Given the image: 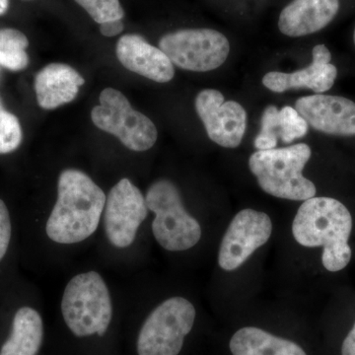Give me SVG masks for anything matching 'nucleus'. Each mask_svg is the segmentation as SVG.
<instances>
[{"label": "nucleus", "instance_id": "obj_1", "mask_svg": "<svg viewBox=\"0 0 355 355\" xmlns=\"http://www.w3.org/2000/svg\"><path fill=\"white\" fill-rule=\"evenodd\" d=\"M106 195L85 173L67 169L58 181V198L46 224L51 241L77 244L94 234L104 212Z\"/></svg>", "mask_w": 355, "mask_h": 355}, {"label": "nucleus", "instance_id": "obj_2", "mask_svg": "<svg viewBox=\"0 0 355 355\" xmlns=\"http://www.w3.org/2000/svg\"><path fill=\"white\" fill-rule=\"evenodd\" d=\"M352 230L349 210L331 198L304 200L292 223V233L298 244L323 248L322 263L331 272L343 270L352 260L349 245Z\"/></svg>", "mask_w": 355, "mask_h": 355}, {"label": "nucleus", "instance_id": "obj_3", "mask_svg": "<svg viewBox=\"0 0 355 355\" xmlns=\"http://www.w3.org/2000/svg\"><path fill=\"white\" fill-rule=\"evenodd\" d=\"M307 144L286 148L258 150L249 159V167L259 186L272 197L291 200H307L316 196L315 184L303 176L311 157Z\"/></svg>", "mask_w": 355, "mask_h": 355}, {"label": "nucleus", "instance_id": "obj_4", "mask_svg": "<svg viewBox=\"0 0 355 355\" xmlns=\"http://www.w3.org/2000/svg\"><path fill=\"white\" fill-rule=\"evenodd\" d=\"M62 313L74 336H104L111 324L113 306L101 275L88 272L72 277L62 295Z\"/></svg>", "mask_w": 355, "mask_h": 355}, {"label": "nucleus", "instance_id": "obj_5", "mask_svg": "<svg viewBox=\"0 0 355 355\" xmlns=\"http://www.w3.org/2000/svg\"><path fill=\"white\" fill-rule=\"evenodd\" d=\"M147 209L155 214L153 232L156 241L167 251H187L202 238V227L187 211L181 193L169 180L154 182L146 196Z\"/></svg>", "mask_w": 355, "mask_h": 355}, {"label": "nucleus", "instance_id": "obj_6", "mask_svg": "<svg viewBox=\"0 0 355 355\" xmlns=\"http://www.w3.org/2000/svg\"><path fill=\"white\" fill-rule=\"evenodd\" d=\"M100 105L93 108V123L114 135L127 148L137 153L148 150L157 141V128L146 114L135 111L121 91L106 88L99 97Z\"/></svg>", "mask_w": 355, "mask_h": 355}, {"label": "nucleus", "instance_id": "obj_7", "mask_svg": "<svg viewBox=\"0 0 355 355\" xmlns=\"http://www.w3.org/2000/svg\"><path fill=\"white\" fill-rule=\"evenodd\" d=\"M195 307L188 299L172 297L150 313L137 338L139 355H178L196 320Z\"/></svg>", "mask_w": 355, "mask_h": 355}, {"label": "nucleus", "instance_id": "obj_8", "mask_svg": "<svg viewBox=\"0 0 355 355\" xmlns=\"http://www.w3.org/2000/svg\"><path fill=\"white\" fill-rule=\"evenodd\" d=\"M173 64L196 72L220 67L227 60L230 44L223 34L212 29H184L168 33L159 41Z\"/></svg>", "mask_w": 355, "mask_h": 355}, {"label": "nucleus", "instance_id": "obj_9", "mask_svg": "<svg viewBox=\"0 0 355 355\" xmlns=\"http://www.w3.org/2000/svg\"><path fill=\"white\" fill-rule=\"evenodd\" d=\"M147 211L146 197L130 180L125 178L114 184L104 209L105 232L110 243L120 249L130 247Z\"/></svg>", "mask_w": 355, "mask_h": 355}, {"label": "nucleus", "instance_id": "obj_10", "mask_svg": "<svg viewBox=\"0 0 355 355\" xmlns=\"http://www.w3.org/2000/svg\"><path fill=\"white\" fill-rule=\"evenodd\" d=\"M272 222L265 212L243 209L238 212L222 239L218 265L226 272L237 270L259 248L270 240Z\"/></svg>", "mask_w": 355, "mask_h": 355}, {"label": "nucleus", "instance_id": "obj_11", "mask_svg": "<svg viewBox=\"0 0 355 355\" xmlns=\"http://www.w3.org/2000/svg\"><path fill=\"white\" fill-rule=\"evenodd\" d=\"M196 110L212 141L226 148L241 144L247 128L246 110L235 101L225 102L214 89H205L196 98Z\"/></svg>", "mask_w": 355, "mask_h": 355}, {"label": "nucleus", "instance_id": "obj_12", "mask_svg": "<svg viewBox=\"0 0 355 355\" xmlns=\"http://www.w3.org/2000/svg\"><path fill=\"white\" fill-rule=\"evenodd\" d=\"M295 109L313 128L338 137L355 135V103L340 96L316 94L300 98Z\"/></svg>", "mask_w": 355, "mask_h": 355}, {"label": "nucleus", "instance_id": "obj_13", "mask_svg": "<svg viewBox=\"0 0 355 355\" xmlns=\"http://www.w3.org/2000/svg\"><path fill=\"white\" fill-rule=\"evenodd\" d=\"M312 55V64L304 69L292 73L268 72L263 78V85L275 93H284L291 89L308 88L321 94L330 90L338 76V69L331 64V51L324 44H318L313 49Z\"/></svg>", "mask_w": 355, "mask_h": 355}, {"label": "nucleus", "instance_id": "obj_14", "mask_svg": "<svg viewBox=\"0 0 355 355\" xmlns=\"http://www.w3.org/2000/svg\"><path fill=\"white\" fill-rule=\"evenodd\" d=\"M116 57L125 69L158 83L174 78V64L157 46L137 34L123 35L116 44Z\"/></svg>", "mask_w": 355, "mask_h": 355}, {"label": "nucleus", "instance_id": "obj_15", "mask_svg": "<svg viewBox=\"0 0 355 355\" xmlns=\"http://www.w3.org/2000/svg\"><path fill=\"white\" fill-rule=\"evenodd\" d=\"M338 9V0H293L280 13L279 31L294 38L314 34L330 24Z\"/></svg>", "mask_w": 355, "mask_h": 355}, {"label": "nucleus", "instance_id": "obj_16", "mask_svg": "<svg viewBox=\"0 0 355 355\" xmlns=\"http://www.w3.org/2000/svg\"><path fill=\"white\" fill-rule=\"evenodd\" d=\"M85 79L73 67L65 64H51L40 70L35 78V91L39 106L57 109L73 101Z\"/></svg>", "mask_w": 355, "mask_h": 355}, {"label": "nucleus", "instance_id": "obj_17", "mask_svg": "<svg viewBox=\"0 0 355 355\" xmlns=\"http://www.w3.org/2000/svg\"><path fill=\"white\" fill-rule=\"evenodd\" d=\"M261 123V132L254 139V147L258 150L275 149L279 139L286 144H291L305 137L308 132L307 121L296 109L288 106L280 111L275 106L266 107Z\"/></svg>", "mask_w": 355, "mask_h": 355}, {"label": "nucleus", "instance_id": "obj_18", "mask_svg": "<svg viewBox=\"0 0 355 355\" xmlns=\"http://www.w3.org/2000/svg\"><path fill=\"white\" fill-rule=\"evenodd\" d=\"M229 347L233 355H307L297 343L254 327L236 331Z\"/></svg>", "mask_w": 355, "mask_h": 355}, {"label": "nucleus", "instance_id": "obj_19", "mask_svg": "<svg viewBox=\"0 0 355 355\" xmlns=\"http://www.w3.org/2000/svg\"><path fill=\"white\" fill-rule=\"evenodd\" d=\"M44 338V323L38 311L22 307L16 312L12 330L0 355H37Z\"/></svg>", "mask_w": 355, "mask_h": 355}, {"label": "nucleus", "instance_id": "obj_20", "mask_svg": "<svg viewBox=\"0 0 355 355\" xmlns=\"http://www.w3.org/2000/svg\"><path fill=\"white\" fill-rule=\"evenodd\" d=\"M28 46L29 41L19 30L0 29V65L12 71L25 69L29 64Z\"/></svg>", "mask_w": 355, "mask_h": 355}, {"label": "nucleus", "instance_id": "obj_21", "mask_svg": "<svg viewBox=\"0 0 355 355\" xmlns=\"http://www.w3.org/2000/svg\"><path fill=\"white\" fill-rule=\"evenodd\" d=\"M22 128L15 114L4 109L0 101V154L13 153L22 142Z\"/></svg>", "mask_w": 355, "mask_h": 355}, {"label": "nucleus", "instance_id": "obj_22", "mask_svg": "<svg viewBox=\"0 0 355 355\" xmlns=\"http://www.w3.org/2000/svg\"><path fill=\"white\" fill-rule=\"evenodd\" d=\"M98 24L123 20L125 11L120 0H76Z\"/></svg>", "mask_w": 355, "mask_h": 355}, {"label": "nucleus", "instance_id": "obj_23", "mask_svg": "<svg viewBox=\"0 0 355 355\" xmlns=\"http://www.w3.org/2000/svg\"><path fill=\"white\" fill-rule=\"evenodd\" d=\"M11 233H12V226H11L8 209L3 200H0V261L4 258L8 250Z\"/></svg>", "mask_w": 355, "mask_h": 355}, {"label": "nucleus", "instance_id": "obj_24", "mask_svg": "<svg viewBox=\"0 0 355 355\" xmlns=\"http://www.w3.org/2000/svg\"><path fill=\"white\" fill-rule=\"evenodd\" d=\"M125 29L123 20L110 21L100 25V32L105 37L118 36Z\"/></svg>", "mask_w": 355, "mask_h": 355}, {"label": "nucleus", "instance_id": "obj_25", "mask_svg": "<svg viewBox=\"0 0 355 355\" xmlns=\"http://www.w3.org/2000/svg\"><path fill=\"white\" fill-rule=\"evenodd\" d=\"M342 355H355V323L354 328L352 329L349 335L343 340Z\"/></svg>", "mask_w": 355, "mask_h": 355}, {"label": "nucleus", "instance_id": "obj_26", "mask_svg": "<svg viewBox=\"0 0 355 355\" xmlns=\"http://www.w3.org/2000/svg\"><path fill=\"white\" fill-rule=\"evenodd\" d=\"M9 0H0V16L3 15L8 10Z\"/></svg>", "mask_w": 355, "mask_h": 355}, {"label": "nucleus", "instance_id": "obj_27", "mask_svg": "<svg viewBox=\"0 0 355 355\" xmlns=\"http://www.w3.org/2000/svg\"><path fill=\"white\" fill-rule=\"evenodd\" d=\"M354 44H355V29H354Z\"/></svg>", "mask_w": 355, "mask_h": 355}]
</instances>
